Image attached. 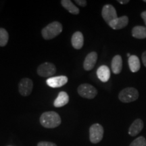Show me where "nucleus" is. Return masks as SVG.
Here are the masks:
<instances>
[{"instance_id": "obj_25", "label": "nucleus", "mask_w": 146, "mask_h": 146, "mask_svg": "<svg viewBox=\"0 0 146 146\" xmlns=\"http://www.w3.org/2000/svg\"><path fill=\"white\" fill-rule=\"evenodd\" d=\"M141 17L142 18V19L143 20L144 23H145V26H146V11H144V12H141Z\"/></svg>"}, {"instance_id": "obj_11", "label": "nucleus", "mask_w": 146, "mask_h": 146, "mask_svg": "<svg viewBox=\"0 0 146 146\" xmlns=\"http://www.w3.org/2000/svg\"><path fill=\"white\" fill-rule=\"evenodd\" d=\"M129 20L128 16H123L111 21L108 25L114 30H120L127 27L129 24Z\"/></svg>"}, {"instance_id": "obj_18", "label": "nucleus", "mask_w": 146, "mask_h": 146, "mask_svg": "<svg viewBox=\"0 0 146 146\" xmlns=\"http://www.w3.org/2000/svg\"><path fill=\"white\" fill-rule=\"evenodd\" d=\"M61 5H62L63 8H64L66 10H68L70 14H75V15H77V14H79V9L70 0H62Z\"/></svg>"}, {"instance_id": "obj_10", "label": "nucleus", "mask_w": 146, "mask_h": 146, "mask_svg": "<svg viewBox=\"0 0 146 146\" xmlns=\"http://www.w3.org/2000/svg\"><path fill=\"white\" fill-rule=\"evenodd\" d=\"M98 60V54L96 52H90L85 57L83 62V68L85 70H91L94 68Z\"/></svg>"}, {"instance_id": "obj_13", "label": "nucleus", "mask_w": 146, "mask_h": 146, "mask_svg": "<svg viewBox=\"0 0 146 146\" xmlns=\"http://www.w3.org/2000/svg\"><path fill=\"white\" fill-rule=\"evenodd\" d=\"M72 47L76 50H81L84 45V36L81 32L76 31L72 35L71 38Z\"/></svg>"}, {"instance_id": "obj_7", "label": "nucleus", "mask_w": 146, "mask_h": 146, "mask_svg": "<svg viewBox=\"0 0 146 146\" xmlns=\"http://www.w3.org/2000/svg\"><path fill=\"white\" fill-rule=\"evenodd\" d=\"M33 88V83L29 78H23L18 84V91L20 94L24 97L29 96L32 93Z\"/></svg>"}, {"instance_id": "obj_24", "label": "nucleus", "mask_w": 146, "mask_h": 146, "mask_svg": "<svg viewBox=\"0 0 146 146\" xmlns=\"http://www.w3.org/2000/svg\"><path fill=\"white\" fill-rule=\"evenodd\" d=\"M141 59H142V62H143V65L146 67V51L143 52V54H142Z\"/></svg>"}, {"instance_id": "obj_9", "label": "nucleus", "mask_w": 146, "mask_h": 146, "mask_svg": "<svg viewBox=\"0 0 146 146\" xmlns=\"http://www.w3.org/2000/svg\"><path fill=\"white\" fill-rule=\"evenodd\" d=\"M68 77L66 76H58L47 78L46 83L52 88H59L65 85L68 82Z\"/></svg>"}, {"instance_id": "obj_26", "label": "nucleus", "mask_w": 146, "mask_h": 146, "mask_svg": "<svg viewBox=\"0 0 146 146\" xmlns=\"http://www.w3.org/2000/svg\"><path fill=\"white\" fill-rule=\"evenodd\" d=\"M118 2L120 4H127L129 2V0H118Z\"/></svg>"}, {"instance_id": "obj_21", "label": "nucleus", "mask_w": 146, "mask_h": 146, "mask_svg": "<svg viewBox=\"0 0 146 146\" xmlns=\"http://www.w3.org/2000/svg\"><path fill=\"white\" fill-rule=\"evenodd\" d=\"M129 146H146V139L143 136L139 137L138 138L131 142Z\"/></svg>"}, {"instance_id": "obj_16", "label": "nucleus", "mask_w": 146, "mask_h": 146, "mask_svg": "<svg viewBox=\"0 0 146 146\" xmlns=\"http://www.w3.org/2000/svg\"><path fill=\"white\" fill-rule=\"evenodd\" d=\"M69 102L68 94L65 91H60L58 96L54 102V106L56 108L64 106Z\"/></svg>"}, {"instance_id": "obj_6", "label": "nucleus", "mask_w": 146, "mask_h": 146, "mask_svg": "<svg viewBox=\"0 0 146 146\" xmlns=\"http://www.w3.org/2000/svg\"><path fill=\"white\" fill-rule=\"evenodd\" d=\"M37 74L41 77L51 78L56 72V67L54 64L45 62L40 64L36 70Z\"/></svg>"}, {"instance_id": "obj_17", "label": "nucleus", "mask_w": 146, "mask_h": 146, "mask_svg": "<svg viewBox=\"0 0 146 146\" xmlns=\"http://www.w3.org/2000/svg\"><path fill=\"white\" fill-rule=\"evenodd\" d=\"M128 63H129V68L131 72H136L139 70L141 68V64L139 58L137 56H131L128 60Z\"/></svg>"}, {"instance_id": "obj_8", "label": "nucleus", "mask_w": 146, "mask_h": 146, "mask_svg": "<svg viewBox=\"0 0 146 146\" xmlns=\"http://www.w3.org/2000/svg\"><path fill=\"white\" fill-rule=\"evenodd\" d=\"M102 16L108 25L111 21L118 18L116 9L111 4H106L103 7L102 10Z\"/></svg>"}, {"instance_id": "obj_15", "label": "nucleus", "mask_w": 146, "mask_h": 146, "mask_svg": "<svg viewBox=\"0 0 146 146\" xmlns=\"http://www.w3.org/2000/svg\"><path fill=\"white\" fill-rule=\"evenodd\" d=\"M111 68L114 74H118L123 69V59L120 55H116L112 58L111 62Z\"/></svg>"}, {"instance_id": "obj_4", "label": "nucleus", "mask_w": 146, "mask_h": 146, "mask_svg": "<svg viewBox=\"0 0 146 146\" xmlns=\"http://www.w3.org/2000/svg\"><path fill=\"white\" fill-rule=\"evenodd\" d=\"M77 92L80 96L86 99L91 100L98 95V90L93 85L88 83L80 85L77 88Z\"/></svg>"}, {"instance_id": "obj_2", "label": "nucleus", "mask_w": 146, "mask_h": 146, "mask_svg": "<svg viewBox=\"0 0 146 146\" xmlns=\"http://www.w3.org/2000/svg\"><path fill=\"white\" fill-rule=\"evenodd\" d=\"M63 30L62 24L58 21L52 22L41 30V35L45 40H50L57 36Z\"/></svg>"}, {"instance_id": "obj_12", "label": "nucleus", "mask_w": 146, "mask_h": 146, "mask_svg": "<svg viewBox=\"0 0 146 146\" xmlns=\"http://www.w3.org/2000/svg\"><path fill=\"white\" fill-rule=\"evenodd\" d=\"M144 126L143 121L140 118L135 120V121L131 124L129 129V134L131 136L135 137L143 129Z\"/></svg>"}, {"instance_id": "obj_28", "label": "nucleus", "mask_w": 146, "mask_h": 146, "mask_svg": "<svg viewBox=\"0 0 146 146\" xmlns=\"http://www.w3.org/2000/svg\"><path fill=\"white\" fill-rule=\"evenodd\" d=\"M143 1H144V2L146 3V0H143Z\"/></svg>"}, {"instance_id": "obj_19", "label": "nucleus", "mask_w": 146, "mask_h": 146, "mask_svg": "<svg viewBox=\"0 0 146 146\" xmlns=\"http://www.w3.org/2000/svg\"><path fill=\"white\" fill-rule=\"evenodd\" d=\"M132 36L136 39H143L146 38V27L135 26L132 29Z\"/></svg>"}, {"instance_id": "obj_14", "label": "nucleus", "mask_w": 146, "mask_h": 146, "mask_svg": "<svg viewBox=\"0 0 146 146\" xmlns=\"http://www.w3.org/2000/svg\"><path fill=\"white\" fill-rule=\"evenodd\" d=\"M97 76L103 83H106L110 77V70L107 66L102 65L98 68L97 70Z\"/></svg>"}, {"instance_id": "obj_1", "label": "nucleus", "mask_w": 146, "mask_h": 146, "mask_svg": "<svg viewBox=\"0 0 146 146\" xmlns=\"http://www.w3.org/2000/svg\"><path fill=\"white\" fill-rule=\"evenodd\" d=\"M39 120L41 125L47 129H54L58 127L62 122L60 115L54 111L43 112L40 116Z\"/></svg>"}, {"instance_id": "obj_5", "label": "nucleus", "mask_w": 146, "mask_h": 146, "mask_svg": "<svg viewBox=\"0 0 146 146\" xmlns=\"http://www.w3.org/2000/svg\"><path fill=\"white\" fill-rule=\"evenodd\" d=\"M104 137V128L101 125L96 123L89 128V139L92 143H98Z\"/></svg>"}, {"instance_id": "obj_20", "label": "nucleus", "mask_w": 146, "mask_h": 146, "mask_svg": "<svg viewBox=\"0 0 146 146\" xmlns=\"http://www.w3.org/2000/svg\"><path fill=\"white\" fill-rule=\"evenodd\" d=\"M9 40L8 33L3 28H0V47H5Z\"/></svg>"}, {"instance_id": "obj_22", "label": "nucleus", "mask_w": 146, "mask_h": 146, "mask_svg": "<svg viewBox=\"0 0 146 146\" xmlns=\"http://www.w3.org/2000/svg\"><path fill=\"white\" fill-rule=\"evenodd\" d=\"M37 146H57V145L52 142L40 141L37 143Z\"/></svg>"}, {"instance_id": "obj_27", "label": "nucleus", "mask_w": 146, "mask_h": 146, "mask_svg": "<svg viewBox=\"0 0 146 146\" xmlns=\"http://www.w3.org/2000/svg\"><path fill=\"white\" fill-rule=\"evenodd\" d=\"M131 56V55L130 54H127V56H128V57H129H129H130V56Z\"/></svg>"}, {"instance_id": "obj_29", "label": "nucleus", "mask_w": 146, "mask_h": 146, "mask_svg": "<svg viewBox=\"0 0 146 146\" xmlns=\"http://www.w3.org/2000/svg\"><path fill=\"white\" fill-rule=\"evenodd\" d=\"M8 146H12V145H8Z\"/></svg>"}, {"instance_id": "obj_3", "label": "nucleus", "mask_w": 146, "mask_h": 146, "mask_svg": "<svg viewBox=\"0 0 146 146\" xmlns=\"http://www.w3.org/2000/svg\"><path fill=\"white\" fill-rule=\"evenodd\" d=\"M139 92L134 87H127L120 91L118 99L123 103H130L136 101L139 98Z\"/></svg>"}, {"instance_id": "obj_23", "label": "nucleus", "mask_w": 146, "mask_h": 146, "mask_svg": "<svg viewBox=\"0 0 146 146\" xmlns=\"http://www.w3.org/2000/svg\"><path fill=\"white\" fill-rule=\"evenodd\" d=\"M74 2L76 3L78 5H79L81 7H85L87 4V1H85V0H75Z\"/></svg>"}]
</instances>
